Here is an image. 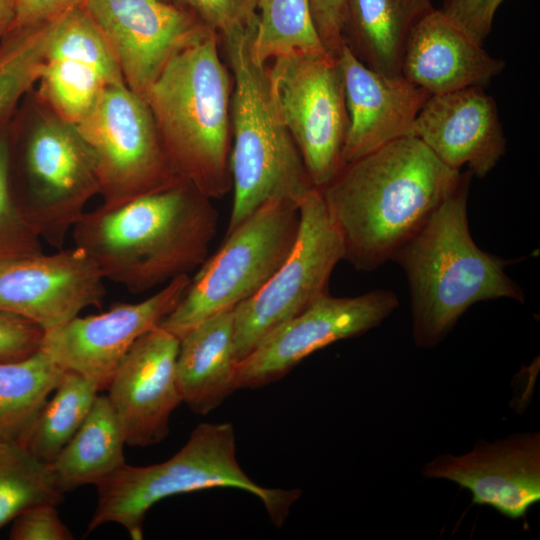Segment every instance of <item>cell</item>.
Wrapping results in <instances>:
<instances>
[{
  "label": "cell",
  "mask_w": 540,
  "mask_h": 540,
  "mask_svg": "<svg viewBox=\"0 0 540 540\" xmlns=\"http://www.w3.org/2000/svg\"><path fill=\"white\" fill-rule=\"evenodd\" d=\"M50 22L45 58L78 61L97 70L109 85L125 83L111 47L81 4Z\"/></svg>",
  "instance_id": "cell-28"
},
{
  "label": "cell",
  "mask_w": 540,
  "mask_h": 540,
  "mask_svg": "<svg viewBox=\"0 0 540 540\" xmlns=\"http://www.w3.org/2000/svg\"><path fill=\"white\" fill-rule=\"evenodd\" d=\"M65 371L41 349L20 360L0 361V438L20 439Z\"/></svg>",
  "instance_id": "cell-24"
},
{
  "label": "cell",
  "mask_w": 540,
  "mask_h": 540,
  "mask_svg": "<svg viewBox=\"0 0 540 540\" xmlns=\"http://www.w3.org/2000/svg\"><path fill=\"white\" fill-rule=\"evenodd\" d=\"M95 486L97 505L87 533L116 523L132 539H142L146 513L170 496L217 487L240 489L256 496L271 521L281 526L301 495L298 489L262 487L246 475L236 457L235 432L230 423H201L168 460L149 466L125 464Z\"/></svg>",
  "instance_id": "cell-6"
},
{
  "label": "cell",
  "mask_w": 540,
  "mask_h": 540,
  "mask_svg": "<svg viewBox=\"0 0 540 540\" xmlns=\"http://www.w3.org/2000/svg\"><path fill=\"white\" fill-rule=\"evenodd\" d=\"M461 176L413 136L344 164L320 190L343 243V260L367 272L391 260Z\"/></svg>",
  "instance_id": "cell-1"
},
{
  "label": "cell",
  "mask_w": 540,
  "mask_h": 540,
  "mask_svg": "<svg viewBox=\"0 0 540 540\" xmlns=\"http://www.w3.org/2000/svg\"><path fill=\"white\" fill-rule=\"evenodd\" d=\"M504 0H444L440 9L473 40L483 45Z\"/></svg>",
  "instance_id": "cell-34"
},
{
  "label": "cell",
  "mask_w": 540,
  "mask_h": 540,
  "mask_svg": "<svg viewBox=\"0 0 540 540\" xmlns=\"http://www.w3.org/2000/svg\"><path fill=\"white\" fill-rule=\"evenodd\" d=\"M179 339L159 325L130 348L107 388L126 445L164 440L171 414L182 402L176 379Z\"/></svg>",
  "instance_id": "cell-16"
},
{
  "label": "cell",
  "mask_w": 540,
  "mask_h": 540,
  "mask_svg": "<svg viewBox=\"0 0 540 540\" xmlns=\"http://www.w3.org/2000/svg\"><path fill=\"white\" fill-rule=\"evenodd\" d=\"M309 1L319 37L327 52L337 58L345 42L346 0Z\"/></svg>",
  "instance_id": "cell-36"
},
{
  "label": "cell",
  "mask_w": 540,
  "mask_h": 540,
  "mask_svg": "<svg viewBox=\"0 0 540 540\" xmlns=\"http://www.w3.org/2000/svg\"><path fill=\"white\" fill-rule=\"evenodd\" d=\"M222 36L257 23V0H181Z\"/></svg>",
  "instance_id": "cell-32"
},
{
  "label": "cell",
  "mask_w": 540,
  "mask_h": 540,
  "mask_svg": "<svg viewBox=\"0 0 540 540\" xmlns=\"http://www.w3.org/2000/svg\"><path fill=\"white\" fill-rule=\"evenodd\" d=\"M99 392L93 382L66 370L18 441L39 460L52 462L79 429Z\"/></svg>",
  "instance_id": "cell-25"
},
{
  "label": "cell",
  "mask_w": 540,
  "mask_h": 540,
  "mask_svg": "<svg viewBox=\"0 0 540 540\" xmlns=\"http://www.w3.org/2000/svg\"><path fill=\"white\" fill-rule=\"evenodd\" d=\"M267 74L278 114L313 186L321 190L343 166L349 124L337 58L310 53L277 57Z\"/></svg>",
  "instance_id": "cell-10"
},
{
  "label": "cell",
  "mask_w": 540,
  "mask_h": 540,
  "mask_svg": "<svg viewBox=\"0 0 540 540\" xmlns=\"http://www.w3.org/2000/svg\"><path fill=\"white\" fill-rule=\"evenodd\" d=\"M446 166L483 178L506 151L498 108L484 87L431 95L418 113L411 135Z\"/></svg>",
  "instance_id": "cell-18"
},
{
  "label": "cell",
  "mask_w": 540,
  "mask_h": 540,
  "mask_svg": "<svg viewBox=\"0 0 540 540\" xmlns=\"http://www.w3.org/2000/svg\"><path fill=\"white\" fill-rule=\"evenodd\" d=\"M38 81L60 119L72 126L89 114L110 86L97 70L70 59L44 58Z\"/></svg>",
  "instance_id": "cell-29"
},
{
  "label": "cell",
  "mask_w": 540,
  "mask_h": 540,
  "mask_svg": "<svg viewBox=\"0 0 540 540\" xmlns=\"http://www.w3.org/2000/svg\"><path fill=\"white\" fill-rule=\"evenodd\" d=\"M51 22L12 29L0 46V120L38 81L44 62Z\"/></svg>",
  "instance_id": "cell-30"
},
{
  "label": "cell",
  "mask_w": 540,
  "mask_h": 540,
  "mask_svg": "<svg viewBox=\"0 0 540 540\" xmlns=\"http://www.w3.org/2000/svg\"><path fill=\"white\" fill-rule=\"evenodd\" d=\"M231 88L208 28L169 60L144 98L175 172L210 199L232 188Z\"/></svg>",
  "instance_id": "cell-4"
},
{
  "label": "cell",
  "mask_w": 540,
  "mask_h": 540,
  "mask_svg": "<svg viewBox=\"0 0 540 540\" xmlns=\"http://www.w3.org/2000/svg\"><path fill=\"white\" fill-rule=\"evenodd\" d=\"M256 25L222 36L234 84L229 156L233 203L226 233L269 201L285 200L299 207L315 188L278 114L265 64L254 57Z\"/></svg>",
  "instance_id": "cell-5"
},
{
  "label": "cell",
  "mask_w": 540,
  "mask_h": 540,
  "mask_svg": "<svg viewBox=\"0 0 540 540\" xmlns=\"http://www.w3.org/2000/svg\"><path fill=\"white\" fill-rule=\"evenodd\" d=\"M44 331L36 324L0 312V361L26 358L41 347Z\"/></svg>",
  "instance_id": "cell-35"
},
{
  "label": "cell",
  "mask_w": 540,
  "mask_h": 540,
  "mask_svg": "<svg viewBox=\"0 0 540 540\" xmlns=\"http://www.w3.org/2000/svg\"><path fill=\"white\" fill-rule=\"evenodd\" d=\"M67 125L44 122L29 136L26 190L17 202L40 239L56 249L63 248L86 204L99 194L92 157L74 127Z\"/></svg>",
  "instance_id": "cell-11"
},
{
  "label": "cell",
  "mask_w": 540,
  "mask_h": 540,
  "mask_svg": "<svg viewBox=\"0 0 540 540\" xmlns=\"http://www.w3.org/2000/svg\"><path fill=\"white\" fill-rule=\"evenodd\" d=\"M16 0H0V39L8 34L15 19Z\"/></svg>",
  "instance_id": "cell-38"
},
{
  "label": "cell",
  "mask_w": 540,
  "mask_h": 540,
  "mask_svg": "<svg viewBox=\"0 0 540 540\" xmlns=\"http://www.w3.org/2000/svg\"><path fill=\"white\" fill-rule=\"evenodd\" d=\"M505 68L440 9L432 8L411 29L401 76L430 95L485 87Z\"/></svg>",
  "instance_id": "cell-20"
},
{
  "label": "cell",
  "mask_w": 540,
  "mask_h": 540,
  "mask_svg": "<svg viewBox=\"0 0 540 540\" xmlns=\"http://www.w3.org/2000/svg\"><path fill=\"white\" fill-rule=\"evenodd\" d=\"M10 171V145L0 136V261L43 252L40 237L14 199Z\"/></svg>",
  "instance_id": "cell-31"
},
{
  "label": "cell",
  "mask_w": 540,
  "mask_h": 540,
  "mask_svg": "<svg viewBox=\"0 0 540 540\" xmlns=\"http://www.w3.org/2000/svg\"><path fill=\"white\" fill-rule=\"evenodd\" d=\"M252 50L261 64L296 53L329 54L317 32L309 0H257Z\"/></svg>",
  "instance_id": "cell-26"
},
{
  "label": "cell",
  "mask_w": 540,
  "mask_h": 540,
  "mask_svg": "<svg viewBox=\"0 0 540 540\" xmlns=\"http://www.w3.org/2000/svg\"><path fill=\"white\" fill-rule=\"evenodd\" d=\"M125 437L107 395L96 397L87 417L56 458L48 463L64 494L96 484L122 468Z\"/></svg>",
  "instance_id": "cell-23"
},
{
  "label": "cell",
  "mask_w": 540,
  "mask_h": 540,
  "mask_svg": "<svg viewBox=\"0 0 540 540\" xmlns=\"http://www.w3.org/2000/svg\"><path fill=\"white\" fill-rule=\"evenodd\" d=\"M189 283V275H182L142 301L115 303L105 312L77 316L44 333L40 349L64 370L87 378L100 392L107 390L133 344L170 314Z\"/></svg>",
  "instance_id": "cell-13"
},
{
  "label": "cell",
  "mask_w": 540,
  "mask_h": 540,
  "mask_svg": "<svg viewBox=\"0 0 540 540\" xmlns=\"http://www.w3.org/2000/svg\"><path fill=\"white\" fill-rule=\"evenodd\" d=\"M432 8L430 0H346L345 43L371 69L401 75L409 33Z\"/></svg>",
  "instance_id": "cell-22"
},
{
  "label": "cell",
  "mask_w": 540,
  "mask_h": 540,
  "mask_svg": "<svg viewBox=\"0 0 540 540\" xmlns=\"http://www.w3.org/2000/svg\"><path fill=\"white\" fill-rule=\"evenodd\" d=\"M337 61L349 119L343 165L410 136L418 113L431 95L401 75H385L366 66L345 42Z\"/></svg>",
  "instance_id": "cell-19"
},
{
  "label": "cell",
  "mask_w": 540,
  "mask_h": 540,
  "mask_svg": "<svg viewBox=\"0 0 540 540\" xmlns=\"http://www.w3.org/2000/svg\"><path fill=\"white\" fill-rule=\"evenodd\" d=\"M398 306L397 296L389 290L354 297L326 294L277 327L238 363L237 389L277 381L315 351L379 326Z\"/></svg>",
  "instance_id": "cell-12"
},
{
  "label": "cell",
  "mask_w": 540,
  "mask_h": 540,
  "mask_svg": "<svg viewBox=\"0 0 540 540\" xmlns=\"http://www.w3.org/2000/svg\"><path fill=\"white\" fill-rule=\"evenodd\" d=\"M471 174L393 254L410 291L413 337L417 346L440 343L475 303L500 298L524 301L521 287L505 272L510 260L480 249L468 224Z\"/></svg>",
  "instance_id": "cell-3"
},
{
  "label": "cell",
  "mask_w": 540,
  "mask_h": 540,
  "mask_svg": "<svg viewBox=\"0 0 540 540\" xmlns=\"http://www.w3.org/2000/svg\"><path fill=\"white\" fill-rule=\"evenodd\" d=\"M234 307L189 330L179 341L176 379L182 402L196 414L216 409L237 389Z\"/></svg>",
  "instance_id": "cell-21"
},
{
  "label": "cell",
  "mask_w": 540,
  "mask_h": 540,
  "mask_svg": "<svg viewBox=\"0 0 540 540\" xmlns=\"http://www.w3.org/2000/svg\"><path fill=\"white\" fill-rule=\"evenodd\" d=\"M126 85L145 98L169 60L209 27L161 0H82Z\"/></svg>",
  "instance_id": "cell-15"
},
{
  "label": "cell",
  "mask_w": 540,
  "mask_h": 540,
  "mask_svg": "<svg viewBox=\"0 0 540 540\" xmlns=\"http://www.w3.org/2000/svg\"><path fill=\"white\" fill-rule=\"evenodd\" d=\"M82 0H16L12 29L38 25L49 21ZM11 29V30H12Z\"/></svg>",
  "instance_id": "cell-37"
},
{
  "label": "cell",
  "mask_w": 540,
  "mask_h": 540,
  "mask_svg": "<svg viewBox=\"0 0 540 540\" xmlns=\"http://www.w3.org/2000/svg\"><path fill=\"white\" fill-rule=\"evenodd\" d=\"M299 225V207L291 202L277 199L259 207L226 233L159 326L180 340L203 320L254 295L290 254Z\"/></svg>",
  "instance_id": "cell-7"
},
{
  "label": "cell",
  "mask_w": 540,
  "mask_h": 540,
  "mask_svg": "<svg viewBox=\"0 0 540 540\" xmlns=\"http://www.w3.org/2000/svg\"><path fill=\"white\" fill-rule=\"evenodd\" d=\"M57 505L42 503L21 512L12 522L11 540H72L74 536L63 523Z\"/></svg>",
  "instance_id": "cell-33"
},
{
  "label": "cell",
  "mask_w": 540,
  "mask_h": 540,
  "mask_svg": "<svg viewBox=\"0 0 540 540\" xmlns=\"http://www.w3.org/2000/svg\"><path fill=\"white\" fill-rule=\"evenodd\" d=\"M63 495L48 463L19 441L0 438V529L31 506L60 504Z\"/></svg>",
  "instance_id": "cell-27"
},
{
  "label": "cell",
  "mask_w": 540,
  "mask_h": 540,
  "mask_svg": "<svg viewBox=\"0 0 540 540\" xmlns=\"http://www.w3.org/2000/svg\"><path fill=\"white\" fill-rule=\"evenodd\" d=\"M211 200L179 179L124 204L85 212L71 236L105 280L144 293L189 275L208 258L218 225Z\"/></svg>",
  "instance_id": "cell-2"
},
{
  "label": "cell",
  "mask_w": 540,
  "mask_h": 540,
  "mask_svg": "<svg viewBox=\"0 0 540 540\" xmlns=\"http://www.w3.org/2000/svg\"><path fill=\"white\" fill-rule=\"evenodd\" d=\"M296 242L285 261L251 297L234 307V346L238 363L272 331L329 293L344 247L314 188L299 206Z\"/></svg>",
  "instance_id": "cell-9"
},
{
  "label": "cell",
  "mask_w": 540,
  "mask_h": 540,
  "mask_svg": "<svg viewBox=\"0 0 540 540\" xmlns=\"http://www.w3.org/2000/svg\"><path fill=\"white\" fill-rule=\"evenodd\" d=\"M427 478L467 489L472 502L518 519L540 500V434L525 432L494 442L478 441L463 455H439L426 463Z\"/></svg>",
  "instance_id": "cell-17"
},
{
  "label": "cell",
  "mask_w": 540,
  "mask_h": 540,
  "mask_svg": "<svg viewBox=\"0 0 540 540\" xmlns=\"http://www.w3.org/2000/svg\"><path fill=\"white\" fill-rule=\"evenodd\" d=\"M105 279L79 247L0 261V312L30 321L44 333L100 307Z\"/></svg>",
  "instance_id": "cell-14"
},
{
  "label": "cell",
  "mask_w": 540,
  "mask_h": 540,
  "mask_svg": "<svg viewBox=\"0 0 540 540\" xmlns=\"http://www.w3.org/2000/svg\"><path fill=\"white\" fill-rule=\"evenodd\" d=\"M73 127L92 157L105 207L182 179L167 156L147 103L125 83L107 86L89 114Z\"/></svg>",
  "instance_id": "cell-8"
}]
</instances>
